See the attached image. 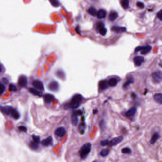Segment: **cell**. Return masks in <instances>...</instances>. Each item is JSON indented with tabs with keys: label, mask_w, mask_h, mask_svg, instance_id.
<instances>
[{
	"label": "cell",
	"mask_w": 162,
	"mask_h": 162,
	"mask_svg": "<svg viewBox=\"0 0 162 162\" xmlns=\"http://www.w3.org/2000/svg\"><path fill=\"white\" fill-rule=\"evenodd\" d=\"M83 99V97L81 94H76L72 97L71 101L70 102L69 104V107L72 109L78 108L82 101Z\"/></svg>",
	"instance_id": "cell-1"
},
{
	"label": "cell",
	"mask_w": 162,
	"mask_h": 162,
	"mask_svg": "<svg viewBox=\"0 0 162 162\" xmlns=\"http://www.w3.org/2000/svg\"><path fill=\"white\" fill-rule=\"evenodd\" d=\"M91 150V144L87 143L84 144L81 148L80 151V155L81 159L86 158L90 153Z\"/></svg>",
	"instance_id": "cell-2"
},
{
	"label": "cell",
	"mask_w": 162,
	"mask_h": 162,
	"mask_svg": "<svg viewBox=\"0 0 162 162\" xmlns=\"http://www.w3.org/2000/svg\"><path fill=\"white\" fill-rule=\"evenodd\" d=\"M152 47L150 46H139L136 47L135 51V52L140 51L141 54L142 55H145L151 51Z\"/></svg>",
	"instance_id": "cell-3"
},
{
	"label": "cell",
	"mask_w": 162,
	"mask_h": 162,
	"mask_svg": "<svg viewBox=\"0 0 162 162\" xmlns=\"http://www.w3.org/2000/svg\"><path fill=\"white\" fill-rule=\"evenodd\" d=\"M152 79L155 83H160L162 82V72L156 71L153 73L152 75Z\"/></svg>",
	"instance_id": "cell-4"
},
{
	"label": "cell",
	"mask_w": 162,
	"mask_h": 162,
	"mask_svg": "<svg viewBox=\"0 0 162 162\" xmlns=\"http://www.w3.org/2000/svg\"><path fill=\"white\" fill-rule=\"evenodd\" d=\"M19 85L22 87H25L27 86L28 83V80L26 76L24 75H21L19 77V81H18Z\"/></svg>",
	"instance_id": "cell-5"
},
{
	"label": "cell",
	"mask_w": 162,
	"mask_h": 162,
	"mask_svg": "<svg viewBox=\"0 0 162 162\" xmlns=\"http://www.w3.org/2000/svg\"><path fill=\"white\" fill-rule=\"evenodd\" d=\"M33 86L40 90H44V85L43 83L39 80H34L32 83Z\"/></svg>",
	"instance_id": "cell-6"
},
{
	"label": "cell",
	"mask_w": 162,
	"mask_h": 162,
	"mask_svg": "<svg viewBox=\"0 0 162 162\" xmlns=\"http://www.w3.org/2000/svg\"><path fill=\"white\" fill-rule=\"evenodd\" d=\"M66 133L65 128L64 127H60L56 129L55 131V134L59 137H62L65 136Z\"/></svg>",
	"instance_id": "cell-7"
},
{
	"label": "cell",
	"mask_w": 162,
	"mask_h": 162,
	"mask_svg": "<svg viewBox=\"0 0 162 162\" xmlns=\"http://www.w3.org/2000/svg\"><path fill=\"white\" fill-rule=\"evenodd\" d=\"M14 108L10 106H1V110L3 113L7 115H11V113Z\"/></svg>",
	"instance_id": "cell-8"
},
{
	"label": "cell",
	"mask_w": 162,
	"mask_h": 162,
	"mask_svg": "<svg viewBox=\"0 0 162 162\" xmlns=\"http://www.w3.org/2000/svg\"><path fill=\"white\" fill-rule=\"evenodd\" d=\"M43 99L44 102L47 104H50L51 103L55 101L54 97L50 94H46L44 95Z\"/></svg>",
	"instance_id": "cell-9"
},
{
	"label": "cell",
	"mask_w": 162,
	"mask_h": 162,
	"mask_svg": "<svg viewBox=\"0 0 162 162\" xmlns=\"http://www.w3.org/2000/svg\"><path fill=\"white\" fill-rule=\"evenodd\" d=\"M144 58L141 56H136L134 58V62L135 66L138 67L140 66L142 63L144 62Z\"/></svg>",
	"instance_id": "cell-10"
},
{
	"label": "cell",
	"mask_w": 162,
	"mask_h": 162,
	"mask_svg": "<svg viewBox=\"0 0 162 162\" xmlns=\"http://www.w3.org/2000/svg\"><path fill=\"white\" fill-rule=\"evenodd\" d=\"M112 30L116 33H122L126 32V29L124 27H120L117 26H113L111 29Z\"/></svg>",
	"instance_id": "cell-11"
},
{
	"label": "cell",
	"mask_w": 162,
	"mask_h": 162,
	"mask_svg": "<svg viewBox=\"0 0 162 162\" xmlns=\"http://www.w3.org/2000/svg\"><path fill=\"white\" fill-rule=\"evenodd\" d=\"M52 142H53L52 137L50 136L47 137V138L44 139L43 140H42L41 142V144L43 146L47 147L51 145L52 143Z\"/></svg>",
	"instance_id": "cell-12"
},
{
	"label": "cell",
	"mask_w": 162,
	"mask_h": 162,
	"mask_svg": "<svg viewBox=\"0 0 162 162\" xmlns=\"http://www.w3.org/2000/svg\"><path fill=\"white\" fill-rule=\"evenodd\" d=\"M49 89L52 91H57L59 88V85L56 81H52L49 84Z\"/></svg>",
	"instance_id": "cell-13"
},
{
	"label": "cell",
	"mask_w": 162,
	"mask_h": 162,
	"mask_svg": "<svg viewBox=\"0 0 162 162\" xmlns=\"http://www.w3.org/2000/svg\"><path fill=\"white\" fill-rule=\"evenodd\" d=\"M123 139V137L122 136L117 137L111 140L110 143L111 144V145H117V144H119L120 143H121Z\"/></svg>",
	"instance_id": "cell-14"
},
{
	"label": "cell",
	"mask_w": 162,
	"mask_h": 162,
	"mask_svg": "<svg viewBox=\"0 0 162 162\" xmlns=\"http://www.w3.org/2000/svg\"><path fill=\"white\" fill-rule=\"evenodd\" d=\"M108 86V82L106 80L102 81L99 83V88L101 90H105L107 89Z\"/></svg>",
	"instance_id": "cell-15"
},
{
	"label": "cell",
	"mask_w": 162,
	"mask_h": 162,
	"mask_svg": "<svg viewBox=\"0 0 162 162\" xmlns=\"http://www.w3.org/2000/svg\"><path fill=\"white\" fill-rule=\"evenodd\" d=\"M107 15V12L106 10L103 9H100L98 11L97 13V17L99 19H101L106 17Z\"/></svg>",
	"instance_id": "cell-16"
},
{
	"label": "cell",
	"mask_w": 162,
	"mask_h": 162,
	"mask_svg": "<svg viewBox=\"0 0 162 162\" xmlns=\"http://www.w3.org/2000/svg\"><path fill=\"white\" fill-rule=\"evenodd\" d=\"M78 115L76 114L75 112H74L72 115L71 117V123L73 125L76 126L78 122Z\"/></svg>",
	"instance_id": "cell-17"
},
{
	"label": "cell",
	"mask_w": 162,
	"mask_h": 162,
	"mask_svg": "<svg viewBox=\"0 0 162 162\" xmlns=\"http://www.w3.org/2000/svg\"><path fill=\"white\" fill-rule=\"evenodd\" d=\"M30 92L31 93L32 95L36 96H39V97H41L42 96V93L40 92V91L37 90H36L34 88H30L29 89Z\"/></svg>",
	"instance_id": "cell-18"
},
{
	"label": "cell",
	"mask_w": 162,
	"mask_h": 162,
	"mask_svg": "<svg viewBox=\"0 0 162 162\" xmlns=\"http://www.w3.org/2000/svg\"><path fill=\"white\" fill-rule=\"evenodd\" d=\"M154 99L158 103L162 104V94L157 93L154 95L153 97Z\"/></svg>",
	"instance_id": "cell-19"
},
{
	"label": "cell",
	"mask_w": 162,
	"mask_h": 162,
	"mask_svg": "<svg viewBox=\"0 0 162 162\" xmlns=\"http://www.w3.org/2000/svg\"><path fill=\"white\" fill-rule=\"evenodd\" d=\"M118 16V13L116 11H111L109 15V19L110 21L116 20Z\"/></svg>",
	"instance_id": "cell-20"
},
{
	"label": "cell",
	"mask_w": 162,
	"mask_h": 162,
	"mask_svg": "<svg viewBox=\"0 0 162 162\" xmlns=\"http://www.w3.org/2000/svg\"><path fill=\"white\" fill-rule=\"evenodd\" d=\"M136 108L135 107H133L131 108L129 110H128L126 113V115L127 117H131L134 115L135 114V113L136 112Z\"/></svg>",
	"instance_id": "cell-21"
},
{
	"label": "cell",
	"mask_w": 162,
	"mask_h": 162,
	"mask_svg": "<svg viewBox=\"0 0 162 162\" xmlns=\"http://www.w3.org/2000/svg\"><path fill=\"white\" fill-rule=\"evenodd\" d=\"M160 137V135H159V134L157 133H154L153 135L152 136V138L151 139V140H150V143L151 144H154L155 142H156L158 139H159Z\"/></svg>",
	"instance_id": "cell-22"
},
{
	"label": "cell",
	"mask_w": 162,
	"mask_h": 162,
	"mask_svg": "<svg viewBox=\"0 0 162 162\" xmlns=\"http://www.w3.org/2000/svg\"><path fill=\"white\" fill-rule=\"evenodd\" d=\"M88 12L90 14L92 15L93 16H95L96 15H97L98 11L93 6H91L90 7V8L88 10Z\"/></svg>",
	"instance_id": "cell-23"
},
{
	"label": "cell",
	"mask_w": 162,
	"mask_h": 162,
	"mask_svg": "<svg viewBox=\"0 0 162 162\" xmlns=\"http://www.w3.org/2000/svg\"><path fill=\"white\" fill-rule=\"evenodd\" d=\"M120 3L122 7L124 9H127L129 6V0H121Z\"/></svg>",
	"instance_id": "cell-24"
},
{
	"label": "cell",
	"mask_w": 162,
	"mask_h": 162,
	"mask_svg": "<svg viewBox=\"0 0 162 162\" xmlns=\"http://www.w3.org/2000/svg\"><path fill=\"white\" fill-rule=\"evenodd\" d=\"M108 85L110 87H115L116 86L118 83L117 80L115 78H111L108 81Z\"/></svg>",
	"instance_id": "cell-25"
},
{
	"label": "cell",
	"mask_w": 162,
	"mask_h": 162,
	"mask_svg": "<svg viewBox=\"0 0 162 162\" xmlns=\"http://www.w3.org/2000/svg\"><path fill=\"white\" fill-rule=\"evenodd\" d=\"M11 115L12 116L13 118L15 120L18 119L20 118V114L19 113V112L17 111L16 110H15L14 109L13 110V111L11 112Z\"/></svg>",
	"instance_id": "cell-26"
},
{
	"label": "cell",
	"mask_w": 162,
	"mask_h": 162,
	"mask_svg": "<svg viewBox=\"0 0 162 162\" xmlns=\"http://www.w3.org/2000/svg\"><path fill=\"white\" fill-rule=\"evenodd\" d=\"M133 82H134V80L132 78H130L127 81H126L125 83L123 84V88L127 89L129 87V86Z\"/></svg>",
	"instance_id": "cell-27"
},
{
	"label": "cell",
	"mask_w": 162,
	"mask_h": 162,
	"mask_svg": "<svg viewBox=\"0 0 162 162\" xmlns=\"http://www.w3.org/2000/svg\"><path fill=\"white\" fill-rule=\"evenodd\" d=\"M109 153V150L108 149H103L100 153V155L103 157L107 156Z\"/></svg>",
	"instance_id": "cell-28"
},
{
	"label": "cell",
	"mask_w": 162,
	"mask_h": 162,
	"mask_svg": "<svg viewBox=\"0 0 162 162\" xmlns=\"http://www.w3.org/2000/svg\"><path fill=\"white\" fill-rule=\"evenodd\" d=\"M51 5L55 7H59L60 5V3L58 0H49Z\"/></svg>",
	"instance_id": "cell-29"
},
{
	"label": "cell",
	"mask_w": 162,
	"mask_h": 162,
	"mask_svg": "<svg viewBox=\"0 0 162 162\" xmlns=\"http://www.w3.org/2000/svg\"><path fill=\"white\" fill-rule=\"evenodd\" d=\"M104 27H105V25L103 22L99 21L97 23L96 28H97V30H100V29H101L102 28H103Z\"/></svg>",
	"instance_id": "cell-30"
},
{
	"label": "cell",
	"mask_w": 162,
	"mask_h": 162,
	"mask_svg": "<svg viewBox=\"0 0 162 162\" xmlns=\"http://www.w3.org/2000/svg\"><path fill=\"white\" fill-rule=\"evenodd\" d=\"M38 144H38V143H37L33 141L31 142V143H30V147L31 148H32L33 149L37 150V149H38V147H39Z\"/></svg>",
	"instance_id": "cell-31"
},
{
	"label": "cell",
	"mask_w": 162,
	"mask_h": 162,
	"mask_svg": "<svg viewBox=\"0 0 162 162\" xmlns=\"http://www.w3.org/2000/svg\"><path fill=\"white\" fill-rule=\"evenodd\" d=\"M122 153L125 154H130L131 153V150L128 147H125L122 149Z\"/></svg>",
	"instance_id": "cell-32"
},
{
	"label": "cell",
	"mask_w": 162,
	"mask_h": 162,
	"mask_svg": "<svg viewBox=\"0 0 162 162\" xmlns=\"http://www.w3.org/2000/svg\"><path fill=\"white\" fill-rule=\"evenodd\" d=\"M32 137L33 141H34L38 144L40 143V136H37L35 135H32Z\"/></svg>",
	"instance_id": "cell-33"
},
{
	"label": "cell",
	"mask_w": 162,
	"mask_h": 162,
	"mask_svg": "<svg viewBox=\"0 0 162 162\" xmlns=\"http://www.w3.org/2000/svg\"><path fill=\"white\" fill-rule=\"evenodd\" d=\"M9 91H13V92H15V91H17V89L16 87L13 85V84H10L9 85Z\"/></svg>",
	"instance_id": "cell-34"
},
{
	"label": "cell",
	"mask_w": 162,
	"mask_h": 162,
	"mask_svg": "<svg viewBox=\"0 0 162 162\" xmlns=\"http://www.w3.org/2000/svg\"><path fill=\"white\" fill-rule=\"evenodd\" d=\"M19 129L20 130V131L23 132H27V128L26 126H20L18 127Z\"/></svg>",
	"instance_id": "cell-35"
},
{
	"label": "cell",
	"mask_w": 162,
	"mask_h": 162,
	"mask_svg": "<svg viewBox=\"0 0 162 162\" xmlns=\"http://www.w3.org/2000/svg\"><path fill=\"white\" fill-rule=\"evenodd\" d=\"M99 32L100 33V34H101L102 35H105L107 32V30L104 27L103 28H102L101 29H100V30H99Z\"/></svg>",
	"instance_id": "cell-36"
},
{
	"label": "cell",
	"mask_w": 162,
	"mask_h": 162,
	"mask_svg": "<svg viewBox=\"0 0 162 162\" xmlns=\"http://www.w3.org/2000/svg\"><path fill=\"white\" fill-rule=\"evenodd\" d=\"M136 5H137V6L138 7L140 8L141 9H143V8H144V7H145V5H144V3H143L142 2H141V1H138V2H137V3H136Z\"/></svg>",
	"instance_id": "cell-37"
},
{
	"label": "cell",
	"mask_w": 162,
	"mask_h": 162,
	"mask_svg": "<svg viewBox=\"0 0 162 162\" xmlns=\"http://www.w3.org/2000/svg\"><path fill=\"white\" fill-rule=\"evenodd\" d=\"M109 142L108 140H104L102 141L100 144H101V145L102 146H106L109 144Z\"/></svg>",
	"instance_id": "cell-38"
},
{
	"label": "cell",
	"mask_w": 162,
	"mask_h": 162,
	"mask_svg": "<svg viewBox=\"0 0 162 162\" xmlns=\"http://www.w3.org/2000/svg\"><path fill=\"white\" fill-rule=\"evenodd\" d=\"M0 85H1V95H2V94H3V93H4V92L5 91V90H6V87H5V86L2 84V83H1Z\"/></svg>",
	"instance_id": "cell-39"
},
{
	"label": "cell",
	"mask_w": 162,
	"mask_h": 162,
	"mask_svg": "<svg viewBox=\"0 0 162 162\" xmlns=\"http://www.w3.org/2000/svg\"><path fill=\"white\" fill-rule=\"evenodd\" d=\"M157 17L160 20H162V9L157 13Z\"/></svg>",
	"instance_id": "cell-40"
},
{
	"label": "cell",
	"mask_w": 162,
	"mask_h": 162,
	"mask_svg": "<svg viewBox=\"0 0 162 162\" xmlns=\"http://www.w3.org/2000/svg\"><path fill=\"white\" fill-rule=\"evenodd\" d=\"M1 82L3 83V84H7L9 83V81L6 78H3L1 80Z\"/></svg>",
	"instance_id": "cell-41"
},
{
	"label": "cell",
	"mask_w": 162,
	"mask_h": 162,
	"mask_svg": "<svg viewBox=\"0 0 162 162\" xmlns=\"http://www.w3.org/2000/svg\"><path fill=\"white\" fill-rule=\"evenodd\" d=\"M75 112L76 113V114L78 116H80V115H82V112L81 111V110H78L76 111Z\"/></svg>",
	"instance_id": "cell-42"
},
{
	"label": "cell",
	"mask_w": 162,
	"mask_h": 162,
	"mask_svg": "<svg viewBox=\"0 0 162 162\" xmlns=\"http://www.w3.org/2000/svg\"><path fill=\"white\" fill-rule=\"evenodd\" d=\"M81 30H80V28H79V27H77L76 28V32L77 33H78V34H81V31H80Z\"/></svg>",
	"instance_id": "cell-43"
},
{
	"label": "cell",
	"mask_w": 162,
	"mask_h": 162,
	"mask_svg": "<svg viewBox=\"0 0 162 162\" xmlns=\"http://www.w3.org/2000/svg\"><path fill=\"white\" fill-rule=\"evenodd\" d=\"M93 112H94V114H95V111H94H94H93ZM95 112H98V111H97V110H96V111H95Z\"/></svg>",
	"instance_id": "cell-44"
}]
</instances>
